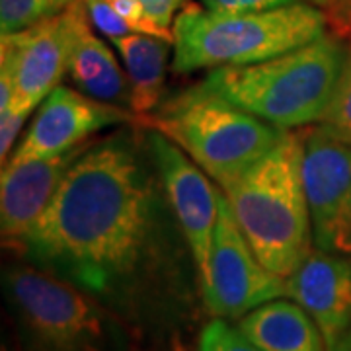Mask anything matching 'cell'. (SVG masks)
<instances>
[{"mask_svg": "<svg viewBox=\"0 0 351 351\" xmlns=\"http://www.w3.org/2000/svg\"><path fill=\"white\" fill-rule=\"evenodd\" d=\"M160 184L129 133L104 138L76 158L45 213L12 246L96 299L123 301L162 260L172 209Z\"/></svg>", "mask_w": 351, "mask_h": 351, "instance_id": "cell-1", "label": "cell"}, {"mask_svg": "<svg viewBox=\"0 0 351 351\" xmlns=\"http://www.w3.org/2000/svg\"><path fill=\"white\" fill-rule=\"evenodd\" d=\"M258 260L287 279L313 252V223L302 184V135L287 131L258 162L219 182Z\"/></svg>", "mask_w": 351, "mask_h": 351, "instance_id": "cell-2", "label": "cell"}, {"mask_svg": "<svg viewBox=\"0 0 351 351\" xmlns=\"http://www.w3.org/2000/svg\"><path fill=\"white\" fill-rule=\"evenodd\" d=\"M346 55L341 39L324 34L262 63L213 69L197 86L279 129L304 127L326 112Z\"/></svg>", "mask_w": 351, "mask_h": 351, "instance_id": "cell-3", "label": "cell"}, {"mask_svg": "<svg viewBox=\"0 0 351 351\" xmlns=\"http://www.w3.org/2000/svg\"><path fill=\"white\" fill-rule=\"evenodd\" d=\"M328 18L311 2L265 12H213L188 4L176 16L174 71L240 66L274 59L326 34Z\"/></svg>", "mask_w": 351, "mask_h": 351, "instance_id": "cell-4", "label": "cell"}, {"mask_svg": "<svg viewBox=\"0 0 351 351\" xmlns=\"http://www.w3.org/2000/svg\"><path fill=\"white\" fill-rule=\"evenodd\" d=\"M152 127L174 141L217 184L258 162L287 135V129L199 86L172 96L158 110Z\"/></svg>", "mask_w": 351, "mask_h": 351, "instance_id": "cell-5", "label": "cell"}, {"mask_svg": "<svg viewBox=\"0 0 351 351\" xmlns=\"http://www.w3.org/2000/svg\"><path fill=\"white\" fill-rule=\"evenodd\" d=\"M2 283L29 351H110L112 322L84 289L38 265H10Z\"/></svg>", "mask_w": 351, "mask_h": 351, "instance_id": "cell-6", "label": "cell"}, {"mask_svg": "<svg viewBox=\"0 0 351 351\" xmlns=\"http://www.w3.org/2000/svg\"><path fill=\"white\" fill-rule=\"evenodd\" d=\"M201 291L209 313L217 318H242L265 302L287 297L285 279L258 260L223 191H219L209 276Z\"/></svg>", "mask_w": 351, "mask_h": 351, "instance_id": "cell-7", "label": "cell"}, {"mask_svg": "<svg viewBox=\"0 0 351 351\" xmlns=\"http://www.w3.org/2000/svg\"><path fill=\"white\" fill-rule=\"evenodd\" d=\"M147 147L162 180L172 215L188 242L199 285H203L209 276V258L219 215V191H215L197 164L191 162L188 154L160 131H151L147 135Z\"/></svg>", "mask_w": 351, "mask_h": 351, "instance_id": "cell-8", "label": "cell"}, {"mask_svg": "<svg viewBox=\"0 0 351 351\" xmlns=\"http://www.w3.org/2000/svg\"><path fill=\"white\" fill-rule=\"evenodd\" d=\"M302 184L316 248L336 252L351 221V145L316 125L302 135Z\"/></svg>", "mask_w": 351, "mask_h": 351, "instance_id": "cell-9", "label": "cell"}, {"mask_svg": "<svg viewBox=\"0 0 351 351\" xmlns=\"http://www.w3.org/2000/svg\"><path fill=\"white\" fill-rule=\"evenodd\" d=\"M129 108L86 96L80 90L59 86L39 104V112L8 162L49 158L88 143L106 127L135 121Z\"/></svg>", "mask_w": 351, "mask_h": 351, "instance_id": "cell-10", "label": "cell"}, {"mask_svg": "<svg viewBox=\"0 0 351 351\" xmlns=\"http://www.w3.org/2000/svg\"><path fill=\"white\" fill-rule=\"evenodd\" d=\"M73 36V12L49 16L18 34L2 36L0 69L14 80V98L38 108L69 71V51Z\"/></svg>", "mask_w": 351, "mask_h": 351, "instance_id": "cell-11", "label": "cell"}, {"mask_svg": "<svg viewBox=\"0 0 351 351\" xmlns=\"http://www.w3.org/2000/svg\"><path fill=\"white\" fill-rule=\"evenodd\" d=\"M285 283L289 299L311 314L332 350L351 326V256L313 250Z\"/></svg>", "mask_w": 351, "mask_h": 351, "instance_id": "cell-12", "label": "cell"}, {"mask_svg": "<svg viewBox=\"0 0 351 351\" xmlns=\"http://www.w3.org/2000/svg\"><path fill=\"white\" fill-rule=\"evenodd\" d=\"M88 143L73 151L20 162H6L0 178V228L4 242L16 244L36 225L55 197L66 172L86 151Z\"/></svg>", "mask_w": 351, "mask_h": 351, "instance_id": "cell-13", "label": "cell"}, {"mask_svg": "<svg viewBox=\"0 0 351 351\" xmlns=\"http://www.w3.org/2000/svg\"><path fill=\"white\" fill-rule=\"evenodd\" d=\"M73 12V36L69 51V75L75 86L96 100L131 110V90L127 73L119 66L110 47L90 29L84 0L69 4Z\"/></svg>", "mask_w": 351, "mask_h": 351, "instance_id": "cell-14", "label": "cell"}, {"mask_svg": "<svg viewBox=\"0 0 351 351\" xmlns=\"http://www.w3.org/2000/svg\"><path fill=\"white\" fill-rule=\"evenodd\" d=\"M239 328L262 351H328L320 328L295 301L265 302L244 314Z\"/></svg>", "mask_w": 351, "mask_h": 351, "instance_id": "cell-15", "label": "cell"}, {"mask_svg": "<svg viewBox=\"0 0 351 351\" xmlns=\"http://www.w3.org/2000/svg\"><path fill=\"white\" fill-rule=\"evenodd\" d=\"M112 43L121 55L129 78L131 112L147 115L162 98L166 64L174 41L133 32L121 38H113Z\"/></svg>", "mask_w": 351, "mask_h": 351, "instance_id": "cell-16", "label": "cell"}, {"mask_svg": "<svg viewBox=\"0 0 351 351\" xmlns=\"http://www.w3.org/2000/svg\"><path fill=\"white\" fill-rule=\"evenodd\" d=\"M318 127L328 135L351 145V49H348L338 84L334 88L326 112L318 121Z\"/></svg>", "mask_w": 351, "mask_h": 351, "instance_id": "cell-17", "label": "cell"}, {"mask_svg": "<svg viewBox=\"0 0 351 351\" xmlns=\"http://www.w3.org/2000/svg\"><path fill=\"white\" fill-rule=\"evenodd\" d=\"M49 16H55L49 0H0V34H18Z\"/></svg>", "mask_w": 351, "mask_h": 351, "instance_id": "cell-18", "label": "cell"}, {"mask_svg": "<svg viewBox=\"0 0 351 351\" xmlns=\"http://www.w3.org/2000/svg\"><path fill=\"white\" fill-rule=\"evenodd\" d=\"M197 351H262L248 339L239 326L226 324L223 318H215L201 330Z\"/></svg>", "mask_w": 351, "mask_h": 351, "instance_id": "cell-19", "label": "cell"}, {"mask_svg": "<svg viewBox=\"0 0 351 351\" xmlns=\"http://www.w3.org/2000/svg\"><path fill=\"white\" fill-rule=\"evenodd\" d=\"M34 112V108H29L18 98H12V101L0 110V158L2 166L8 162L10 151H12L14 143L22 131L24 121L29 117V113Z\"/></svg>", "mask_w": 351, "mask_h": 351, "instance_id": "cell-20", "label": "cell"}, {"mask_svg": "<svg viewBox=\"0 0 351 351\" xmlns=\"http://www.w3.org/2000/svg\"><path fill=\"white\" fill-rule=\"evenodd\" d=\"M110 6H112L115 12L119 14L123 20L127 22V25L133 29V32H138V34H149V36H156V38H164L168 41H174V34L170 32H164L158 25L152 22L151 18L147 16L143 4L138 0H108Z\"/></svg>", "mask_w": 351, "mask_h": 351, "instance_id": "cell-21", "label": "cell"}, {"mask_svg": "<svg viewBox=\"0 0 351 351\" xmlns=\"http://www.w3.org/2000/svg\"><path fill=\"white\" fill-rule=\"evenodd\" d=\"M86 2L90 22L96 25V29L101 32L106 38H121L127 34H133V29L127 22L113 10L108 0H84Z\"/></svg>", "mask_w": 351, "mask_h": 351, "instance_id": "cell-22", "label": "cell"}, {"mask_svg": "<svg viewBox=\"0 0 351 351\" xmlns=\"http://www.w3.org/2000/svg\"><path fill=\"white\" fill-rule=\"evenodd\" d=\"M297 2H308V0H201V4L207 10L213 12H265V10H274L289 4H297Z\"/></svg>", "mask_w": 351, "mask_h": 351, "instance_id": "cell-23", "label": "cell"}, {"mask_svg": "<svg viewBox=\"0 0 351 351\" xmlns=\"http://www.w3.org/2000/svg\"><path fill=\"white\" fill-rule=\"evenodd\" d=\"M145 8L147 16L164 32H172L176 14L182 12L188 6V0H138Z\"/></svg>", "mask_w": 351, "mask_h": 351, "instance_id": "cell-24", "label": "cell"}, {"mask_svg": "<svg viewBox=\"0 0 351 351\" xmlns=\"http://www.w3.org/2000/svg\"><path fill=\"white\" fill-rule=\"evenodd\" d=\"M316 6L326 14L328 24L334 25L338 36L351 34V0H318Z\"/></svg>", "mask_w": 351, "mask_h": 351, "instance_id": "cell-25", "label": "cell"}, {"mask_svg": "<svg viewBox=\"0 0 351 351\" xmlns=\"http://www.w3.org/2000/svg\"><path fill=\"white\" fill-rule=\"evenodd\" d=\"M338 254H346V256H351V221L348 228H346V232H343V237L339 240L338 244Z\"/></svg>", "mask_w": 351, "mask_h": 351, "instance_id": "cell-26", "label": "cell"}, {"mask_svg": "<svg viewBox=\"0 0 351 351\" xmlns=\"http://www.w3.org/2000/svg\"><path fill=\"white\" fill-rule=\"evenodd\" d=\"M330 351H351V326L341 334V338L334 343V348Z\"/></svg>", "mask_w": 351, "mask_h": 351, "instance_id": "cell-27", "label": "cell"}, {"mask_svg": "<svg viewBox=\"0 0 351 351\" xmlns=\"http://www.w3.org/2000/svg\"><path fill=\"white\" fill-rule=\"evenodd\" d=\"M71 2H75V0H49L51 10H53V14L63 12L64 8H66V6H69Z\"/></svg>", "mask_w": 351, "mask_h": 351, "instance_id": "cell-28", "label": "cell"}, {"mask_svg": "<svg viewBox=\"0 0 351 351\" xmlns=\"http://www.w3.org/2000/svg\"><path fill=\"white\" fill-rule=\"evenodd\" d=\"M308 2H311V4H314V6L318 4V0H308Z\"/></svg>", "mask_w": 351, "mask_h": 351, "instance_id": "cell-29", "label": "cell"}]
</instances>
